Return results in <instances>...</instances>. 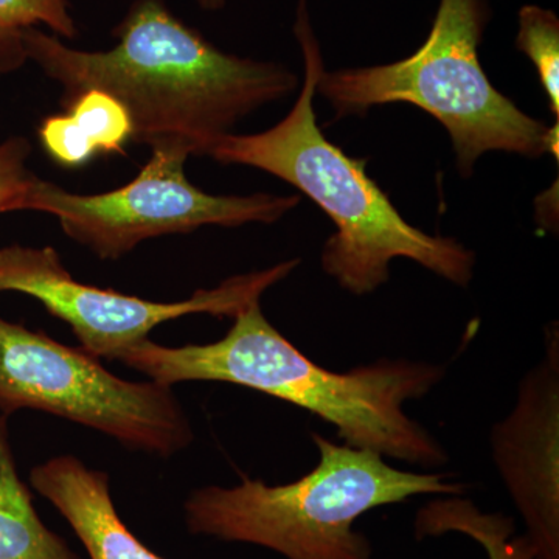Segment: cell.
Masks as SVG:
<instances>
[{
	"mask_svg": "<svg viewBox=\"0 0 559 559\" xmlns=\"http://www.w3.org/2000/svg\"><path fill=\"white\" fill-rule=\"evenodd\" d=\"M108 50H80L43 28L25 33L28 62L61 90L62 109L83 92L112 95L135 143L207 156L250 114L283 100L299 76L274 61L218 49L164 0H134Z\"/></svg>",
	"mask_w": 559,
	"mask_h": 559,
	"instance_id": "obj_1",
	"label": "cell"
},
{
	"mask_svg": "<svg viewBox=\"0 0 559 559\" xmlns=\"http://www.w3.org/2000/svg\"><path fill=\"white\" fill-rule=\"evenodd\" d=\"M223 340L165 347L151 340L117 362L150 380L229 382L311 412L337 429L345 444L421 468H439L447 451L404 411L425 399L444 369L425 360L381 359L344 371L323 369L290 344L261 311L260 300L235 316Z\"/></svg>",
	"mask_w": 559,
	"mask_h": 559,
	"instance_id": "obj_2",
	"label": "cell"
},
{
	"mask_svg": "<svg viewBox=\"0 0 559 559\" xmlns=\"http://www.w3.org/2000/svg\"><path fill=\"white\" fill-rule=\"evenodd\" d=\"M294 35L305 79L288 116L257 134L226 135L207 156L270 173L316 202L336 226L323 246V271L356 296L385 285L395 259H409L454 285L468 286L476 264L473 250L407 223L370 178L369 160L348 156L320 130L314 98L325 66L307 0H299Z\"/></svg>",
	"mask_w": 559,
	"mask_h": 559,
	"instance_id": "obj_3",
	"label": "cell"
},
{
	"mask_svg": "<svg viewBox=\"0 0 559 559\" xmlns=\"http://www.w3.org/2000/svg\"><path fill=\"white\" fill-rule=\"evenodd\" d=\"M319 463L299 480L267 485L242 477L224 488L210 485L183 503L191 535L253 544L286 559H373L362 514L414 496H462L465 485L447 474H415L390 466L369 450L336 444L312 433Z\"/></svg>",
	"mask_w": 559,
	"mask_h": 559,
	"instance_id": "obj_4",
	"label": "cell"
},
{
	"mask_svg": "<svg viewBox=\"0 0 559 559\" xmlns=\"http://www.w3.org/2000/svg\"><path fill=\"white\" fill-rule=\"evenodd\" d=\"M488 0H440L428 38L414 55L371 68L323 70L318 84L337 117L409 103L447 128L463 178L489 151L538 159L555 154L558 123L547 127L500 94L480 64Z\"/></svg>",
	"mask_w": 559,
	"mask_h": 559,
	"instance_id": "obj_5",
	"label": "cell"
},
{
	"mask_svg": "<svg viewBox=\"0 0 559 559\" xmlns=\"http://www.w3.org/2000/svg\"><path fill=\"white\" fill-rule=\"evenodd\" d=\"M100 360L0 316V415L44 412L160 459L193 443L170 385L121 380Z\"/></svg>",
	"mask_w": 559,
	"mask_h": 559,
	"instance_id": "obj_6",
	"label": "cell"
},
{
	"mask_svg": "<svg viewBox=\"0 0 559 559\" xmlns=\"http://www.w3.org/2000/svg\"><path fill=\"white\" fill-rule=\"evenodd\" d=\"M190 154L151 150L139 175L105 193H73L57 182L33 180L27 210L53 216L70 240L103 261H117L142 242L201 227L274 224L300 204L299 194H210L186 175Z\"/></svg>",
	"mask_w": 559,
	"mask_h": 559,
	"instance_id": "obj_7",
	"label": "cell"
},
{
	"mask_svg": "<svg viewBox=\"0 0 559 559\" xmlns=\"http://www.w3.org/2000/svg\"><path fill=\"white\" fill-rule=\"evenodd\" d=\"M299 264V259L282 261L267 270L231 275L186 300L153 301L79 282L51 246L9 245L0 248V294L20 293L38 300L49 314L68 323L81 348L98 359L119 360L170 320L193 314L234 319Z\"/></svg>",
	"mask_w": 559,
	"mask_h": 559,
	"instance_id": "obj_8",
	"label": "cell"
},
{
	"mask_svg": "<svg viewBox=\"0 0 559 559\" xmlns=\"http://www.w3.org/2000/svg\"><path fill=\"white\" fill-rule=\"evenodd\" d=\"M558 337L492 433L495 459L540 559H559Z\"/></svg>",
	"mask_w": 559,
	"mask_h": 559,
	"instance_id": "obj_9",
	"label": "cell"
},
{
	"mask_svg": "<svg viewBox=\"0 0 559 559\" xmlns=\"http://www.w3.org/2000/svg\"><path fill=\"white\" fill-rule=\"evenodd\" d=\"M31 484L69 522L91 559H164L121 521L105 471L58 455L32 469Z\"/></svg>",
	"mask_w": 559,
	"mask_h": 559,
	"instance_id": "obj_10",
	"label": "cell"
},
{
	"mask_svg": "<svg viewBox=\"0 0 559 559\" xmlns=\"http://www.w3.org/2000/svg\"><path fill=\"white\" fill-rule=\"evenodd\" d=\"M40 146L62 168H81L98 154L123 153L132 138L130 114L106 92L91 90L73 98L64 112L38 128Z\"/></svg>",
	"mask_w": 559,
	"mask_h": 559,
	"instance_id": "obj_11",
	"label": "cell"
},
{
	"mask_svg": "<svg viewBox=\"0 0 559 559\" xmlns=\"http://www.w3.org/2000/svg\"><path fill=\"white\" fill-rule=\"evenodd\" d=\"M5 415H0V559H79L46 527L17 473Z\"/></svg>",
	"mask_w": 559,
	"mask_h": 559,
	"instance_id": "obj_12",
	"label": "cell"
},
{
	"mask_svg": "<svg viewBox=\"0 0 559 559\" xmlns=\"http://www.w3.org/2000/svg\"><path fill=\"white\" fill-rule=\"evenodd\" d=\"M460 533L476 540L488 559H540L527 536L514 535L513 520L500 513H484L462 496L430 500L415 518V535Z\"/></svg>",
	"mask_w": 559,
	"mask_h": 559,
	"instance_id": "obj_13",
	"label": "cell"
},
{
	"mask_svg": "<svg viewBox=\"0 0 559 559\" xmlns=\"http://www.w3.org/2000/svg\"><path fill=\"white\" fill-rule=\"evenodd\" d=\"M40 25L61 39L79 35L69 0H0V76L27 64L25 33Z\"/></svg>",
	"mask_w": 559,
	"mask_h": 559,
	"instance_id": "obj_14",
	"label": "cell"
},
{
	"mask_svg": "<svg viewBox=\"0 0 559 559\" xmlns=\"http://www.w3.org/2000/svg\"><path fill=\"white\" fill-rule=\"evenodd\" d=\"M516 47L527 55L549 97L551 114L559 117V20L551 10L522 7Z\"/></svg>",
	"mask_w": 559,
	"mask_h": 559,
	"instance_id": "obj_15",
	"label": "cell"
},
{
	"mask_svg": "<svg viewBox=\"0 0 559 559\" xmlns=\"http://www.w3.org/2000/svg\"><path fill=\"white\" fill-rule=\"evenodd\" d=\"M31 140L10 135L0 140V215L27 210L35 171L31 168Z\"/></svg>",
	"mask_w": 559,
	"mask_h": 559,
	"instance_id": "obj_16",
	"label": "cell"
},
{
	"mask_svg": "<svg viewBox=\"0 0 559 559\" xmlns=\"http://www.w3.org/2000/svg\"><path fill=\"white\" fill-rule=\"evenodd\" d=\"M202 10L219 11L226 7L227 0H194Z\"/></svg>",
	"mask_w": 559,
	"mask_h": 559,
	"instance_id": "obj_17",
	"label": "cell"
}]
</instances>
